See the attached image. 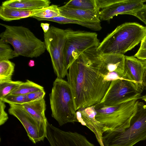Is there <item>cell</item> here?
<instances>
[{"label":"cell","mask_w":146,"mask_h":146,"mask_svg":"<svg viewBox=\"0 0 146 146\" xmlns=\"http://www.w3.org/2000/svg\"><path fill=\"white\" fill-rule=\"evenodd\" d=\"M98 46L83 52L68 69L67 82L76 111L100 103L112 81L111 74L101 60Z\"/></svg>","instance_id":"6da1fadb"},{"label":"cell","mask_w":146,"mask_h":146,"mask_svg":"<svg viewBox=\"0 0 146 146\" xmlns=\"http://www.w3.org/2000/svg\"><path fill=\"white\" fill-rule=\"evenodd\" d=\"M146 27L136 22H126L117 26L100 42V54L124 55L141 42Z\"/></svg>","instance_id":"7a4b0ae2"},{"label":"cell","mask_w":146,"mask_h":146,"mask_svg":"<svg viewBox=\"0 0 146 146\" xmlns=\"http://www.w3.org/2000/svg\"><path fill=\"white\" fill-rule=\"evenodd\" d=\"M103 146H133L146 140V104L138 101L129 126L122 131H108L102 137Z\"/></svg>","instance_id":"3957f363"},{"label":"cell","mask_w":146,"mask_h":146,"mask_svg":"<svg viewBox=\"0 0 146 146\" xmlns=\"http://www.w3.org/2000/svg\"><path fill=\"white\" fill-rule=\"evenodd\" d=\"M0 24L5 28L0 34V40L11 44L19 56L37 58L46 50L44 42L37 38L28 28L23 26Z\"/></svg>","instance_id":"277c9868"},{"label":"cell","mask_w":146,"mask_h":146,"mask_svg":"<svg viewBox=\"0 0 146 146\" xmlns=\"http://www.w3.org/2000/svg\"><path fill=\"white\" fill-rule=\"evenodd\" d=\"M52 117L60 126L78 122L73 94L67 81L57 77L49 94Z\"/></svg>","instance_id":"5b68a950"},{"label":"cell","mask_w":146,"mask_h":146,"mask_svg":"<svg viewBox=\"0 0 146 146\" xmlns=\"http://www.w3.org/2000/svg\"><path fill=\"white\" fill-rule=\"evenodd\" d=\"M138 101L133 100L112 106L100 103L95 105V118L102 124L103 133L110 131H122L129 127Z\"/></svg>","instance_id":"8992f818"},{"label":"cell","mask_w":146,"mask_h":146,"mask_svg":"<svg viewBox=\"0 0 146 146\" xmlns=\"http://www.w3.org/2000/svg\"><path fill=\"white\" fill-rule=\"evenodd\" d=\"M46 50L49 54L54 73L57 77L66 76L68 69L65 62L64 52L67 39L66 29L51 26L48 31L44 33Z\"/></svg>","instance_id":"52a82bcc"},{"label":"cell","mask_w":146,"mask_h":146,"mask_svg":"<svg viewBox=\"0 0 146 146\" xmlns=\"http://www.w3.org/2000/svg\"><path fill=\"white\" fill-rule=\"evenodd\" d=\"M67 39L64 52L65 62L67 69L84 51L100 43L97 34L85 31L66 29Z\"/></svg>","instance_id":"ba28073f"},{"label":"cell","mask_w":146,"mask_h":146,"mask_svg":"<svg viewBox=\"0 0 146 146\" xmlns=\"http://www.w3.org/2000/svg\"><path fill=\"white\" fill-rule=\"evenodd\" d=\"M143 90L137 84L127 80L112 81L100 102L107 106H115L141 98Z\"/></svg>","instance_id":"9c48e42d"},{"label":"cell","mask_w":146,"mask_h":146,"mask_svg":"<svg viewBox=\"0 0 146 146\" xmlns=\"http://www.w3.org/2000/svg\"><path fill=\"white\" fill-rule=\"evenodd\" d=\"M100 21H109L115 16L128 14L134 16L146 0H96Z\"/></svg>","instance_id":"30bf717a"},{"label":"cell","mask_w":146,"mask_h":146,"mask_svg":"<svg viewBox=\"0 0 146 146\" xmlns=\"http://www.w3.org/2000/svg\"><path fill=\"white\" fill-rule=\"evenodd\" d=\"M9 113L15 117L21 122L29 139L34 144L43 141L46 136L47 124L37 121L20 105L9 104Z\"/></svg>","instance_id":"8fae6325"},{"label":"cell","mask_w":146,"mask_h":146,"mask_svg":"<svg viewBox=\"0 0 146 146\" xmlns=\"http://www.w3.org/2000/svg\"><path fill=\"white\" fill-rule=\"evenodd\" d=\"M50 146H96L84 135L61 130L47 122L46 137Z\"/></svg>","instance_id":"7c38bea8"},{"label":"cell","mask_w":146,"mask_h":146,"mask_svg":"<svg viewBox=\"0 0 146 146\" xmlns=\"http://www.w3.org/2000/svg\"><path fill=\"white\" fill-rule=\"evenodd\" d=\"M76 114L78 122L91 131L100 146H103L102 139L103 127L102 124L96 119V112L94 105L79 109L76 111Z\"/></svg>","instance_id":"4fadbf2b"},{"label":"cell","mask_w":146,"mask_h":146,"mask_svg":"<svg viewBox=\"0 0 146 146\" xmlns=\"http://www.w3.org/2000/svg\"><path fill=\"white\" fill-rule=\"evenodd\" d=\"M146 71V60L139 59L134 56L125 55L124 73L127 80L136 83L141 88Z\"/></svg>","instance_id":"5bb4252c"},{"label":"cell","mask_w":146,"mask_h":146,"mask_svg":"<svg viewBox=\"0 0 146 146\" xmlns=\"http://www.w3.org/2000/svg\"><path fill=\"white\" fill-rule=\"evenodd\" d=\"M61 16L72 19L85 21L100 22V10H82L69 9L64 6L59 7Z\"/></svg>","instance_id":"9a60e30c"},{"label":"cell","mask_w":146,"mask_h":146,"mask_svg":"<svg viewBox=\"0 0 146 146\" xmlns=\"http://www.w3.org/2000/svg\"><path fill=\"white\" fill-rule=\"evenodd\" d=\"M49 0H8L1 5L9 8L25 10L39 9L50 5Z\"/></svg>","instance_id":"2e32d148"},{"label":"cell","mask_w":146,"mask_h":146,"mask_svg":"<svg viewBox=\"0 0 146 146\" xmlns=\"http://www.w3.org/2000/svg\"><path fill=\"white\" fill-rule=\"evenodd\" d=\"M45 8V7H44ZM44 8L32 10H25L0 6V18L4 21H10L28 17H32L41 12Z\"/></svg>","instance_id":"e0dca14e"},{"label":"cell","mask_w":146,"mask_h":146,"mask_svg":"<svg viewBox=\"0 0 146 146\" xmlns=\"http://www.w3.org/2000/svg\"><path fill=\"white\" fill-rule=\"evenodd\" d=\"M19 105L23 107L37 121L47 124L48 121L45 113L46 105L44 98Z\"/></svg>","instance_id":"ac0fdd59"},{"label":"cell","mask_w":146,"mask_h":146,"mask_svg":"<svg viewBox=\"0 0 146 146\" xmlns=\"http://www.w3.org/2000/svg\"><path fill=\"white\" fill-rule=\"evenodd\" d=\"M34 18L38 21H51L60 24L73 23L78 24L94 31H100L102 27L100 22H96L79 20L67 18L63 16H59L48 19H43L34 17Z\"/></svg>","instance_id":"d6986e66"},{"label":"cell","mask_w":146,"mask_h":146,"mask_svg":"<svg viewBox=\"0 0 146 146\" xmlns=\"http://www.w3.org/2000/svg\"><path fill=\"white\" fill-rule=\"evenodd\" d=\"M71 9L82 10H100L96 0H71L63 5Z\"/></svg>","instance_id":"ffe728a7"},{"label":"cell","mask_w":146,"mask_h":146,"mask_svg":"<svg viewBox=\"0 0 146 146\" xmlns=\"http://www.w3.org/2000/svg\"><path fill=\"white\" fill-rule=\"evenodd\" d=\"M44 90L41 86L30 80H27L22 82L15 90L9 94L27 95L40 90Z\"/></svg>","instance_id":"44dd1931"},{"label":"cell","mask_w":146,"mask_h":146,"mask_svg":"<svg viewBox=\"0 0 146 146\" xmlns=\"http://www.w3.org/2000/svg\"><path fill=\"white\" fill-rule=\"evenodd\" d=\"M15 64L9 60L0 61V83L12 80Z\"/></svg>","instance_id":"7402d4cb"},{"label":"cell","mask_w":146,"mask_h":146,"mask_svg":"<svg viewBox=\"0 0 146 146\" xmlns=\"http://www.w3.org/2000/svg\"><path fill=\"white\" fill-rule=\"evenodd\" d=\"M58 6L56 5L52 4L45 7L43 10L38 12L33 16L43 19H48L61 16L58 9Z\"/></svg>","instance_id":"603a6c76"},{"label":"cell","mask_w":146,"mask_h":146,"mask_svg":"<svg viewBox=\"0 0 146 146\" xmlns=\"http://www.w3.org/2000/svg\"><path fill=\"white\" fill-rule=\"evenodd\" d=\"M18 56L8 44L0 40V61L9 60Z\"/></svg>","instance_id":"cb8c5ba5"},{"label":"cell","mask_w":146,"mask_h":146,"mask_svg":"<svg viewBox=\"0 0 146 146\" xmlns=\"http://www.w3.org/2000/svg\"><path fill=\"white\" fill-rule=\"evenodd\" d=\"M22 82L11 81L0 83V100H1L17 88Z\"/></svg>","instance_id":"d4e9b609"},{"label":"cell","mask_w":146,"mask_h":146,"mask_svg":"<svg viewBox=\"0 0 146 146\" xmlns=\"http://www.w3.org/2000/svg\"><path fill=\"white\" fill-rule=\"evenodd\" d=\"M0 100L12 104L21 105L30 102L27 95L9 94Z\"/></svg>","instance_id":"484cf974"},{"label":"cell","mask_w":146,"mask_h":146,"mask_svg":"<svg viewBox=\"0 0 146 146\" xmlns=\"http://www.w3.org/2000/svg\"><path fill=\"white\" fill-rule=\"evenodd\" d=\"M46 92L44 90L36 91L27 94L29 102L39 100L44 98Z\"/></svg>","instance_id":"4316f807"},{"label":"cell","mask_w":146,"mask_h":146,"mask_svg":"<svg viewBox=\"0 0 146 146\" xmlns=\"http://www.w3.org/2000/svg\"><path fill=\"white\" fill-rule=\"evenodd\" d=\"M6 105L5 103L0 100V125L4 124L8 120V117L5 109Z\"/></svg>","instance_id":"83f0119b"},{"label":"cell","mask_w":146,"mask_h":146,"mask_svg":"<svg viewBox=\"0 0 146 146\" xmlns=\"http://www.w3.org/2000/svg\"><path fill=\"white\" fill-rule=\"evenodd\" d=\"M134 16L146 25V4H144L143 7L135 13Z\"/></svg>","instance_id":"f1b7e54d"},{"label":"cell","mask_w":146,"mask_h":146,"mask_svg":"<svg viewBox=\"0 0 146 146\" xmlns=\"http://www.w3.org/2000/svg\"><path fill=\"white\" fill-rule=\"evenodd\" d=\"M134 56L139 59L146 60V49L139 48Z\"/></svg>","instance_id":"f546056e"},{"label":"cell","mask_w":146,"mask_h":146,"mask_svg":"<svg viewBox=\"0 0 146 146\" xmlns=\"http://www.w3.org/2000/svg\"><path fill=\"white\" fill-rule=\"evenodd\" d=\"M50 24L47 23H41L40 26L42 27L44 33H47L49 29Z\"/></svg>","instance_id":"4dcf8cb0"},{"label":"cell","mask_w":146,"mask_h":146,"mask_svg":"<svg viewBox=\"0 0 146 146\" xmlns=\"http://www.w3.org/2000/svg\"><path fill=\"white\" fill-rule=\"evenodd\" d=\"M139 48L146 49V37H144L141 42Z\"/></svg>","instance_id":"1f68e13d"},{"label":"cell","mask_w":146,"mask_h":146,"mask_svg":"<svg viewBox=\"0 0 146 146\" xmlns=\"http://www.w3.org/2000/svg\"><path fill=\"white\" fill-rule=\"evenodd\" d=\"M35 65V61L33 60H30L29 63L28 65L30 67L34 66Z\"/></svg>","instance_id":"d6a6232c"},{"label":"cell","mask_w":146,"mask_h":146,"mask_svg":"<svg viewBox=\"0 0 146 146\" xmlns=\"http://www.w3.org/2000/svg\"><path fill=\"white\" fill-rule=\"evenodd\" d=\"M141 99L146 102V94L142 96Z\"/></svg>","instance_id":"836d02e7"},{"label":"cell","mask_w":146,"mask_h":146,"mask_svg":"<svg viewBox=\"0 0 146 146\" xmlns=\"http://www.w3.org/2000/svg\"><path fill=\"white\" fill-rule=\"evenodd\" d=\"M145 37H146V33L145 36Z\"/></svg>","instance_id":"e575fe53"}]
</instances>
